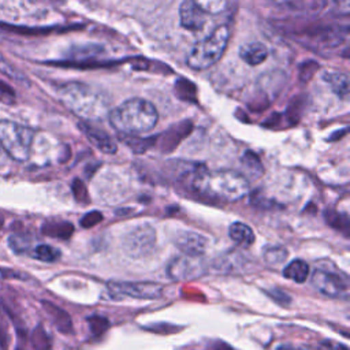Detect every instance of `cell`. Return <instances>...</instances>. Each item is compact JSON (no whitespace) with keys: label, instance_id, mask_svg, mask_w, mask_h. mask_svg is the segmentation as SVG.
<instances>
[{"label":"cell","instance_id":"cell-1","mask_svg":"<svg viewBox=\"0 0 350 350\" xmlns=\"http://www.w3.org/2000/svg\"><path fill=\"white\" fill-rule=\"evenodd\" d=\"M108 119L113 129L133 135L150 131L159 120V113L150 101L134 97L108 111Z\"/></svg>","mask_w":350,"mask_h":350},{"label":"cell","instance_id":"cell-2","mask_svg":"<svg viewBox=\"0 0 350 350\" xmlns=\"http://www.w3.org/2000/svg\"><path fill=\"white\" fill-rule=\"evenodd\" d=\"M194 189L213 200L234 202L239 201L249 193V182L239 172L231 170H219L196 175L193 180Z\"/></svg>","mask_w":350,"mask_h":350},{"label":"cell","instance_id":"cell-3","mask_svg":"<svg viewBox=\"0 0 350 350\" xmlns=\"http://www.w3.org/2000/svg\"><path fill=\"white\" fill-rule=\"evenodd\" d=\"M60 97L72 112L88 120H96L108 113L103 96L86 85L68 83L62 88Z\"/></svg>","mask_w":350,"mask_h":350},{"label":"cell","instance_id":"cell-4","mask_svg":"<svg viewBox=\"0 0 350 350\" xmlns=\"http://www.w3.org/2000/svg\"><path fill=\"white\" fill-rule=\"evenodd\" d=\"M228 38V26H217L206 38L194 44L187 55V66L193 70H205L212 67L223 56Z\"/></svg>","mask_w":350,"mask_h":350},{"label":"cell","instance_id":"cell-5","mask_svg":"<svg viewBox=\"0 0 350 350\" xmlns=\"http://www.w3.org/2000/svg\"><path fill=\"white\" fill-rule=\"evenodd\" d=\"M34 131L18 122L0 119V146L16 161H25L30 156Z\"/></svg>","mask_w":350,"mask_h":350},{"label":"cell","instance_id":"cell-6","mask_svg":"<svg viewBox=\"0 0 350 350\" xmlns=\"http://www.w3.org/2000/svg\"><path fill=\"white\" fill-rule=\"evenodd\" d=\"M156 245V231L148 224L142 223L133 227L123 238V252L131 258H142L148 256Z\"/></svg>","mask_w":350,"mask_h":350},{"label":"cell","instance_id":"cell-7","mask_svg":"<svg viewBox=\"0 0 350 350\" xmlns=\"http://www.w3.org/2000/svg\"><path fill=\"white\" fill-rule=\"evenodd\" d=\"M312 284L313 287L325 297L338 298L343 297L347 293V276L340 271H334L328 268V265H320L312 273Z\"/></svg>","mask_w":350,"mask_h":350},{"label":"cell","instance_id":"cell-8","mask_svg":"<svg viewBox=\"0 0 350 350\" xmlns=\"http://www.w3.org/2000/svg\"><path fill=\"white\" fill-rule=\"evenodd\" d=\"M108 290L112 297H129L134 299H157L163 294V287L153 282L111 280Z\"/></svg>","mask_w":350,"mask_h":350},{"label":"cell","instance_id":"cell-9","mask_svg":"<svg viewBox=\"0 0 350 350\" xmlns=\"http://www.w3.org/2000/svg\"><path fill=\"white\" fill-rule=\"evenodd\" d=\"M204 272V265L198 257L179 256L172 258L167 265V275L172 280H189L200 276Z\"/></svg>","mask_w":350,"mask_h":350},{"label":"cell","instance_id":"cell-10","mask_svg":"<svg viewBox=\"0 0 350 350\" xmlns=\"http://www.w3.org/2000/svg\"><path fill=\"white\" fill-rule=\"evenodd\" d=\"M174 243L187 257H201L208 249V239L204 235L189 230L178 231Z\"/></svg>","mask_w":350,"mask_h":350},{"label":"cell","instance_id":"cell-11","mask_svg":"<svg viewBox=\"0 0 350 350\" xmlns=\"http://www.w3.org/2000/svg\"><path fill=\"white\" fill-rule=\"evenodd\" d=\"M247 265V258L237 250H228L223 253L221 256L215 257L211 264L208 265V269L215 273H232V272H241Z\"/></svg>","mask_w":350,"mask_h":350},{"label":"cell","instance_id":"cell-12","mask_svg":"<svg viewBox=\"0 0 350 350\" xmlns=\"http://www.w3.org/2000/svg\"><path fill=\"white\" fill-rule=\"evenodd\" d=\"M79 129L85 134V137L90 141V144L94 148H97L100 152L105 154H112L116 152V142L111 138V135L105 130L89 122H81Z\"/></svg>","mask_w":350,"mask_h":350},{"label":"cell","instance_id":"cell-13","mask_svg":"<svg viewBox=\"0 0 350 350\" xmlns=\"http://www.w3.org/2000/svg\"><path fill=\"white\" fill-rule=\"evenodd\" d=\"M179 21L182 27L187 30H200L206 22V14L190 0H183L179 7Z\"/></svg>","mask_w":350,"mask_h":350},{"label":"cell","instance_id":"cell-14","mask_svg":"<svg viewBox=\"0 0 350 350\" xmlns=\"http://www.w3.org/2000/svg\"><path fill=\"white\" fill-rule=\"evenodd\" d=\"M41 305H42V309L51 317V320L55 324V327L57 328V331H60L62 334H71L72 332L71 317L64 309L59 308L57 305H55L49 301H41Z\"/></svg>","mask_w":350,"mask_h":350},{"label":"cell","instance_id":"cell-15","mask_svg":"<svg viewBox=\"0 0 350 350\" xmlns=\"http://www.w3.org/2000/svg\"><path fill=\"white\" fill-rule=\"evenodd\" d=\"M241 59L249 66H257L268 57V48L257 41L246 42L239 48Z\"/></svg>","mask_w":350,"mask_h":350},{"label":"cell","instance_id":"cell-16","mask_svg":"<svg viewBox=\"0 0 350 350\" xmlns=\"http://www.w3.org/2000/svg\"><path fill=\"white\" fill-rule=\"evenodd\" d=\"M228 235L241 247H249L254 242L253 230L242 221H234L228 228Z\"/></svg>","mask_w":350,"mask_h":350},{"label":"cell","instance_id":"cell-17","mask_svg":"<svg viewBox=\"0 0 350 350\" xmlns=\"http://www.w3.org/2000/svg\"><path fill=\"white\" fill-rule=\"evenodd\" d=\"M308 275H309V265L301 258H295L290 261L283 269V276L297 283H304L308 279Z\"/></svg>","mask_w":350,"mask_h":350},{"label":"cell","instance_id":"cell-18","mask_svg":"<svg viewBox=\"0 0 350 350\" xmlns=\"http://www.w3.org/2000/svg\"><path fill=\"white\" fill-rule=\"evenodd\" d=\"M41 230H42V234L48 237L67 239L74 232V226L68 221H51V223H45Z\"/></svg>","mask_w":350,"mask_h":350},{"label":"cell","instance_id":"cell-19","mask_svg":"<svg viewBox=\"0 0 350 350\" xmlns=\"http://www.w3.org/2000/svg\"><path fill=\"white\" fill-rule=\"evenodd\" d=\"M324 79L331 86V89L339 96V97H347L349 94V77L345 72H328L324 75Z\"/></svg>","mask_w":350,"mask_h":350},{"label":"cell","instance_id":"cell-20","mask_svg":"<svg viewBox=\"0 0 350 350\" xmlns=\"http://www.w3.org/2000/svg\"><path fill=\"white\" fill-rule=\"evenodd\" d=\"M287 256H288L287 249L283 246H279V245H269L262 252L264 261L268 265H275V267L283 264L286 261Z\"/></svg>","mask_w":350,"mask_h":350},{"label":"cell","instance_id":"cell-21","mask_svg":"<svg viewBox=\"0 0 350 350\" xmlns=\"http://www.w3.org/2000/svg\"><path fill=\"white\" fill-rule=\"evenodd\" d=\"M194 5H197L202 12H205L206 15H216L223 12L227 5H228V0H190Z\"/></svg>","mask_w":350,"mask_h":350},{"label":"cell","instance_id":"cell-22","mask_svg":"<svg viewBox=\"0 0 350 350\" xmlns=\"http://www.w3.org/2000/svg\"><path fill=\"white\" fill-rule=\"evenodd\" d=\"M30 343L33 350H52V345L49 340L48 334L42 328V325H37L31 335H30Z\"/></svg>","mask_w":350,"mask_h":350},{"label":"cell","instance_id":"cell-23","mask_svg":"<svg viewBox=\"0 0 350 350\" xmlns=\"http://www.w3.org/2000/svg\"><path fill=\"white\" fill-rule=\"evenodd\" d=\"M33 257L44 262H55L60 258V252L51 245H38L33 250Z\"/></svg>","mask_w":350,"mask_h":350},{"label":"cell","instance_id":"cell-24","mask_svg":"<svg viewBox=\"0 0 350 350\" xmlns=\"http://www.w3.org/2000/svg\"><path fill=\"white\" fill-rule=\"evenodd\" d=\"M86 323L89 324V329L93 336H101L109 327L108 319L103 316H89L86 317Z\"/></svg>","mask_w":350,"mask_h":350},{"label":"cell","instance_id":"cell-25","mask_svg":"<svg viewBox=\"0 0 350 350\" xmlns=\"http://www.w3.org/2000/svg\"><path fill=\"white\" fill-rule=\"evenodd\" d=\"M325 220L329 226H332L336 230L347 231L349 230V220L346 215L335 213V212H325Z\"/></svg>","mask_w":350,"mask_h":350},{"label":"cell","instance_id":"cell-26","mask_svg":"<svg viewBox=\"0 0 350 350\" xmlns=\"http://www.w3.org/2000/svg\"><path fill=\"white\" fill-rule=\"evenodd\" d=\"M265 294H267L269 298H272L276 304H279V305H282V306H286V305H288V304L291 302L290 295H288L287 293H284L283 290L278 288V287L265 290Z\"/></svg>","mask_w":350,"mask_h":350},{"label":"cell","instance_id":"cell-27","mask_svg":"<svg viewBox=\"0 0 350 350\" xmlns=\"http://www.w3.org/2000/svg\"><path fill=\"white\" fill-rule=\"evenodd\" d=\"M8 245L15 253H23L27 250L29 241L26 237H22V235H11L8 238Z\"/></svg>","mask_w":350,"mask_h":350},{"label":"cell","instance_id":"cell-28","mask_svg":"<svg viewBox=\"0 0 350 350\" xmlns=\"http://www.w3.org/2000/svg\"><path fill=\"white\" fill-rule=\"evenodd\" d=\"M103 220V215L97 211H92L89 213H86L82 219H81V226L83 228H90L93 226H96L97 223H100Z\"/></svg>","mask_w":350,"mask_h":350},{"label":"cell","instance_id":"cell-29","mask_svg":"<svg viewBox=\"0 0 350 350\" xmlns=\"http://www.w3.org/2000/svg\"><path fill=\"white\" fill-rule=\"evenodd\" d=\"M7 346H8L7 338H5V335H4V332H3V329L0 327V349L1 350H7Z\"/></svg>","mask_w":350,"mask_h":350},{"label":"cell","instance_id":"cell-30","mask_svg":"<svg viewBox=\"0 0 350 350\" xmlns=\"http://www.w3.org/2000/svg\"><path fill=\"white\" fill-rule=\"evenodd\" d=\"M0 92H3L4 94H10V96H14V93H12V89H11L10 86H7L5 83H3L1 81H0Z\"/></svg>","mask_w":350,"mask_h":350},{"label":"cell","instance_id":"cell-31","mask_svg":"<svg viewBox=\"0 0 350 350\" xmlns=\"http://www.w3.org/2000/svg\"><path fill=\"white\" fill-rule=\"evenodd\" d=\"M276 350H294V347L290 345H280L276 347Z\"/></svg>","mask_w":350,"mask_h":350},{"label":"cell","instance_id":"cell-32","mask_svg":"<svg viewBox=\"0 0 350 350\" xmlns=\"http://www.w3.org/2000/svg\"><path fill=\"white\" fill-rule=\"evenodd\" d=\"M1 226H3V221H1V220H0V227H1Z\"/></svg>","mask_w":350,"mask_h":350}]
</instances>
